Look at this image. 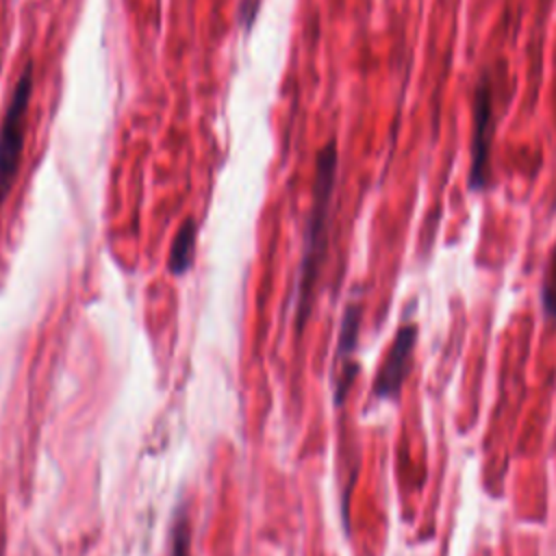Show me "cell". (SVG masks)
<instances>
[{"label":"cell","mask_w":556,"mask_h":556,"mask_svg":"<svg viewBox=\"0 0 556 556\" xmlns=\"http://www.w3.org/2000/svg\"><path fill=\"white\" fill-rule=\"evenodd\" d=\"M337 167H339V150H337V141L330 139L321 146V150L317 152V159H315L313 202H311V211H308L306 226H304V248H302L300 276H298V300H295V330L298 332H302V328L308 321L319 269L326 258Z\"/></svg>","instance_id":"6da1fadb"},{"label":"cell","mask_w":556,"mask_h":556,"mask_svg":"<svg viewBox=\"0 0 556 556\" xmlns=\"http://www.w3.org/2000/svg\"><path fill=\"white\" fill-rule=\"evenodd\" d=\"M33 89H35V70H33V61H26V65L22 67L11 89V96L7 100V109L0 122V208L13 189V182L17 178V169L22 163Z\"/></svg>","instance_id":"7a4b0ae2"},{"label":"cell","mask_w":556,"mask_h":556,"mask_svg":"<svg viewBox=\"0 0 556 556\" xmlns=\"http://www.w3.org/2000/svg\"><path fill=\"white\" fill-rule=\"evenodd\" d=\"M471 143H469V189L482 191L491 182V143L495 132V87L491 72H484L471 100Z\"/></svg>","instance_id":"3957f363"},{"label":"cell","mask_w":556,"mask_h":556,"mask_svg":"<svg viewBox=\"0 0 556 556\" xmlns=\"http://www.w3.org/2000/svg\"><path fill=\"white\" fill-rule=\"evenodd\" d=\"M417 343V326L404 324L395 332V339L378 369V376L374 380V395L380 400H395L402 391V384L408 376L413 350Z\"/></svg>","instance_id":"277c9868"},{"label":"cell","mask_w":556,"mask_h":556,"mask_svg":"<svg viewBox=\"0 0 556 556\" xmlns=\"http://www.w3.org/2000/svg\"><path fill=\"white\" fill-rule=\"evenodd\" d=\"M361 317H363V304L361 302H350L343 311L341 317V328H339V343H337V374H334V404L341 406L356 374L354 365V350H356V339L361 330Z\"/></svg>","instance_id":"5b68a950"},{"label":"cell","mask_w":556,"mask_h":556,"mask_svg":"<svg viewBox=\"0 0 556 556\" xmlns=\"http://www.w3.org/2000/svg\"><path fill=\"white\" fill-rule=\"evenodd\" d=\"M195 235H198V226L195 222L189 217L180 224L172 248H169V256H167V269L174 276H182L187 274V269L191 267L193 261V252H195Z\"/></svg>","instance_id":"8992f818"},{"label":"cell","mask_w":556,"mask_h":556,"mask_svg":"<svg viewBox=\"0 0 556 556\" xmlns=\"http://www.w3.org/2000/svg\"><path fill=\"white\" fill-rule=\"evenodd\" d=\"M541 304L543 313L549 321H556V245L552 250V256L547 261L543 285H541Z\"/></svg>","instance_id":"52a82bcc"},{"label":"cell","mask_w":556,"mask_h":556,"mask_svg":"<svg viewBox=\"0 0 556 556\" xmlns=\"http://www.w3.org/2000/svg\"><path fill=\"white\" fill-rule=\"evenodd\" d=\"M169 556H191V528L187 513L180 510L169 534Z\"/></svg>","instance_id":"ba28073f"}]
</instances>
